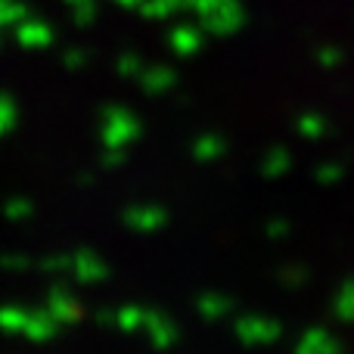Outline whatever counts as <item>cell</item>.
Masks as SVG:
<instances>
[{
  "mask_svg": "<svg viewBox=\"0 0 354 354\" xmlns=\"http://www.w3.org/2000/svg\"><path fill=\"white\" fill-rule=\"evenodd\" d=\"M336 311L342 320H354V283L342 286V292H339V299H336Z\"/></svg>",
  "mask_w": 354,
  "mask_h": 354,
  "instance_id": "6da1fadb",
  "label": "cell"
}]
</instances>
